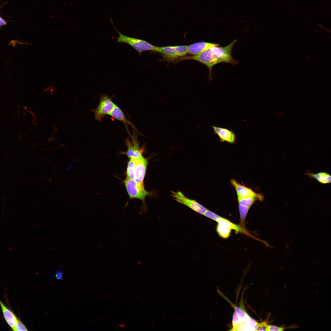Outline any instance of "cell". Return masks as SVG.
<instances>
[{"instance_id": "cell-8", "label": "cell", "mask_w": 331, "mask_h": 331, "mask_svg": "<svg viewBox=\"0 0 331 331\" xmlns=\"http://www.w3.org/2000/svg\"><path fill=\"white\" fill-rule=\"evenodd\" d=\"M230 181L235 189L238 199L255 197L258 198L261 201L263 200L264 197L262 194L256 193L251 189L241 185L235 180L232 179Z\"/></svg>"}, {"instance_id": "cell-9", "label": "cell", "mask_w": 331, "mask_h": 331, "mask_svg": "<svg viewBox=\"0 0 331 331\" xmlns=\"http://www.w3.org/2000/svg\"><path fill=\"white\" fill-rule=\"evenodd\" d=\"M148 164L147 159L143 156L136 159L134 179L136 182L144 185Z\"/></svg>"}, {"instance_id": "cell-7", "label": "cell", "mask_w": 331, "mask_h": 331, "mask_svg": "<svg viewBox=\"0 0 331 331\" xmlns=\"http://www.w3.org/2000/svg\"><path fill=\"white\" fill-rule=\"evenodd\" d=\"M171 195L175 200L200 214L203 215L207 210L206 207L196 200L185 196L180 191H171Z\"/></svg>"}, {"instance_id": "cell-2", "label": "cell", "mask_w": 331, "mask_h": 331, "mask_svg": "<svg viewBox=\"0 0 331 331\" xmlns=\"http://www.w3.org/2000/svg\"><path fill=\"white\" fill-rule=\"evenodd\" d=\"M130 199H138L142 201L143 205L139 214L146 213L147 210L145 198L152 194V192L147 191L144 185L137 182L134 179L126 178L123 181Z\"/></svg>"}, {"instance_id": "cell-16", "label": "cell", "mask_w": 331, "mask_h": 331, "mask_svg": "<svg viewBox=\"0 0 331 331\" xmlns=\"http://www.w3.org/2000/svg\"><path fill=\"white\" fill-rule=\"evenodd\" d=\"M136 159L131 158L128 161L126 171V178L134 179Z\"/></svg>"}, {"instance_id": "cell-4", "label": "cell", "mask_w": 331, "mask_h": 331, "mask_svg": "<svg viewBox=\"0 0 331 331\" xmlns=\"http://www.w3.org/2000/svg\"><path fill=\"white\" fill-rule=\"evenodd\" d=\"M217 222L216 227V231L219 235L221 238L226 239L230 235L232 230H234L236 232L241 233L251 236L245 228L241 227L239 225L235 224L228 219L219 216L216 220Z\"/></svg>"}, {"instance_id": "cell-11", "label": "cell", "mask_w": 331, "mask_h": 331, "mask_svg": "<svg viewBox=\"0 0 331 331\" xmlns=\"http://www.w3.org/2000/svg\"><path fill=\"white\" fill-rule=\"evenodd\" d=\"M217 46L219 45L217 44L206 42H197L188 46V54L196 55L208 48Z\"/></svg>"}, {"instance_id": "cell-22", "label": "cell", "mask_w": 331, "mask_h": 331, "mask_svg": "<svg viewBox=\"0 0 331 331\" xmlns=\"http://www.w3.org/2000/svg\"><path fill=\"white\" fill-rule=\"evenodd\" d=\"M7 22L0 17V26L6 25Z\"/></svg>"}, {"instance_id": "cell-19", "label": "cell", "mask_w": 331, "mask_h": 331, "mask_svg": "<svg viewBox=\"0 0 331 331\" xmlns=\"http://www.w3.org/2000/svg\"><path fill=\"white\" fill-rule=\"evenodd\" d=\"M203 215L215 221H216L219 216V215L208 210Z\"/></svg>"}, {"instance_id": "cell-18", "label": "cell", "mask_w": 331, "mask_h": 331, "mask_svg": "<svg viewBox=\"0 0 331 331\" xmlns=\"http://www.w3.org/2000/svg\"><path fill=\"white\" fill-rule=\"evenodd\" d=\"M12 329L15 331H28L26 327L19 318H17L16 325Z\"/></svg>"}, {"instance_id": "cell-17", "label": "cell", "mask_w": 331, "mask_h": 331, "mask_svg": "<svg viewBox=\"0 0 331 331\" xmlns=\"http://www.w3.org/2000/svg\"><path fill=\"white\" fill-rule=\"evenodd\" d=\"M239 205L247 207L249 208L257 200V197H251L238 199Z\"/></svg>"}, {"instance_id": "cell-21", "label": "cell", "mask_w": 331, "mask_h": 331, "mask_svg": "<svg viewBox=\"0 0 331 331\" xmlns=\"http://www.w3.org/2000/svg\"><path fill=\"white\" fill-rule=\"evenodd\" d=\"M55 276L56 278L58 280L62 279L63 277L62 272L59 270L57 271L56 272Z\"/></svg>"}, {"instance_id": "cell-15", "label": "cell", "mask_w": 331, "mask_h": 331, "mask_svg": "<svg viewBox=\"0 0 331 331\" xmlns=\"http://www.w3.org/2000/svg\"><path fill=\"white\" fill-rule=\"evenodd\" d=\"M305 174L309 177L316 179L320 183L325 184L331 182V176L330 174L325 172H321L316 173L306 172Z\"/></svg>"}, {"instance_id": "cell-5", "label": "cell", "mask_w": 331, "mask_h": 331, "mask_svg": "<svg viewBox=\"0 0 331 331\" xmlns=\"http://www.w3.org/2000/svg\"><path fill=\"white\" fill-rule=\"evenodd\" d=\"M116 105L107 94H101L98 107L92 110L94 112L95 119L101 122L102 119L105 115H109Z\"/></svg>"}, {"instance_id": "cell-3", "label": "cell", "mask_w": 331, "mask_h": 331, "mask_svg": "<svg viewBox=\"0 0 331 331\" xmlns=\"http://www.w3.org/2000/svg\"><path fill=\"white\" fill-rule=\"evenodd\" d=\"M111 22L118 33L117 43H124L127 44L135 49L141 55L142 52L146 51H154L158 52L159 47L154 46L148 42L140 39L131 37L124 35L120 33L115 27L112 21Z\"/></svg>"}, {"instance_id": "cell-20", "label": "cell", "mask_w": 331, "mask_h": 331, "mask_svg": "<svg viewBox=\"0 0 331 331\" xmlns=\"http://www.w3.org/2000/svg\"><path fill=\"white\" fill-rule=\"evenodd\" d=\"M284 329L283 327H280L274 325H267L266 331H283Z\"/></svg>"}, {"instance_id": "cell-13", "label": "cell", "mask_w": 331, "mask_h": 331, "mask_svg": "<svg viewBox=\"0 0 331 331\" xmlns=\"http://www.w3.org/2000/svg\"><path fill=\"white\" fill-rule=\"evenodd\" d=\"M108 115L113 118L122 122L125 126L129 133L130 134V133L127 129V127L128 125H130L133 128V130L138 133L136 127L131 122L127 119L126 116L121 108L116 105Z\"/></svg>"}, {"instance_id": "cell-6", "label": "cell", "mask_w": 331, "mask_h": 331, "mask_svg": "<svg viewBox=\"0 0 331 331\" xmlns=\"http://www.w3.org/2000/svg\"><path fill=\"white\" fill-rule=\"evenodd\" d=\"M133 131V135H130L131 139L127 137L125 139V143L127 147V151L121 152L122 154L126 155L129 159H137L143 156V149L139 146L135 131Z\"/></svg>"}, {"instance_id": "cell-10", "label": "cell", "mask_w": 331, "mask_h": 331, "mask_svg": "<svg viewBox=\"0 0 331 331\" xmlns=\"http://www.w3.org/2000/svg\"><path fill=\"white\" fill-rule=\"evenodd\" d=\"M212 127L214 132L218 136L221 142H226L231 144L235 143L236 136L233 131L219 127L213 126Z\"/></svg>"}, {"instance_id": "cell-14", "label": "cell", "mask_w": 331, "mask_h": 331, "mask_svg": "<svg viewBox=\"0 0 331 331\" xmlns=\"http://www.w3.org/2000/svg\"><path fill=\"white\" fill-rule=\"evenodd\" d=\"M0 306L6 322L11 329H12L16 325L17 318L14 313L6 306L0 299Z\"/></svg>"}, {"instance_id": "cell-12", "label": "cell", "mask_w": 331, "mask_h": 331, "mask_svg": "<svg viewBox=\"0 0 331 331\" xmlns=\"http://www.w3.org/2000/svg\"><path fill=\"white\" fill-rule=\"evenodd\" d=\"M158 52L162 54L164 59L168 61H173L181 58L177 46L159 47Z\"/></svg>"}, {"instance_id": "cell-1", "label": "cell", "mask_w": 331, "mask_h": 331, "mask_svg": "<svg viewBox=\"0 0 331 331\" xmlns=\"http://www.w3.org/2000/svg\"><path fill=\"white\" fill-rule=\"evenodd\" d=\"M237 40H234L225 47L213 46L198 55L182 59L196 60L205 65L209 70V78L211 79L212 69L215 65L221 63L234 65L238 63L237 61L233 58L231 55L232 49Z\"/></svg>"}]
</instances>
